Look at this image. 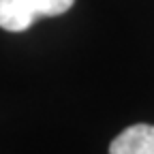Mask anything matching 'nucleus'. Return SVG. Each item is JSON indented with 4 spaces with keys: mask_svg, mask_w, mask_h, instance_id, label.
I'll return each mask as SVG.
<instances>
[{
    "mask_svg": "<svg viewBox=\"0 0 154 154\" xmlns=\"http://www.w3.org/2000/svg\"><path fill=\"white\" fill-rule=\"evenodd\" d=\"M73 2L75 0H0V28L9 32H24L38 17L66 13Z\"/></svg>",
    "mask_w": 154,
    "mask_h": 154,
    "instance_id": "f257e3e1",
    "label": "nucleus"
},
{
    "mask_svg": "<svg viewBox=\"0 0 154 154\" xmlns=\"http://www.w3.org/2000/svg\"><path fill=\"white\" fill-rule=\"evenodd\" d=\"M109 154H154V126L133 124L109 146Z\"/></svg>",
    "mask_w": 154,
    "mask_h": 154,
    "instance_id": "f03ea898",
    "label": "nucleus"
}]
</instances>
